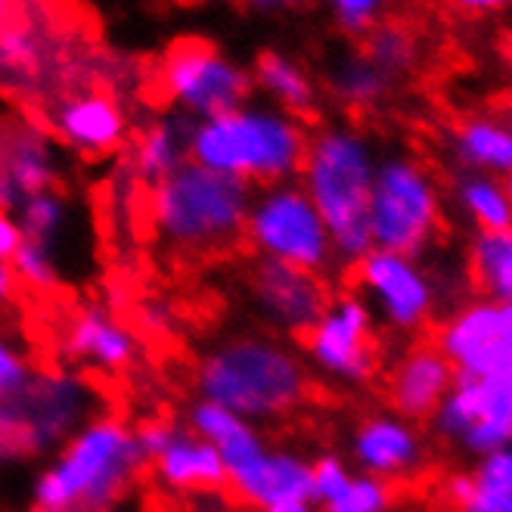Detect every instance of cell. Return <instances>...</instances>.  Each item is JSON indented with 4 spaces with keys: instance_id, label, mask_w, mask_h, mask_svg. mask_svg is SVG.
<instances>
[{
    "instance_id": "obj_1",
    "label": "cell",
    "mask_w": 512,
    "mask_h": 512,
    "mask_svg": "<svg viewBox=\"0 0 512 512\" xmlns=\"http://www.w3.org/2000/svg\"><path fill=\"white\" fill-rule=\"evenodd\" d=\"M193 382L202 401L221 404L252 426L292 416L311 395V373L301 354L264 333H236L205 348Z\"/></svg>"
},
{
    "instance_id": "obj_2",
    "label": "cell",
    "mask_w": 512,
    "mask_h": 512,
    "mask_svg": "<svg viewBox=\"0 0 512 512\" xmlns=\"http://www.w3.org/2000/svg\"><path fill=\"white\" fill-rule=\"evenodd\" d=\"M146 457L122 416L97 413L56 450L32 481V512H115L137 485Z\"/></svg>"
},
{
    "instance_id": "obj_3",
    "label": "cell",
    "mask_w": 512,
    "mask_h": 512,
    "mask_svg": "<svg viewBox=\"0 0 512 512\" xmlns=\"http://www.w3.org/2000/svg\"><path fill=\"white\" fill-rule=\"evenodd\" d=\"M252 196L255 190L243 180L187 162L149 187L146 221L174 255H221L246 236Z\"/></svg>"
},
{
    "instance_id": "obj_4",
    "label": "cell",
    "mask_w": 512,
    "mask_h": 512,
    "mask_svg": "<svg viewBox=\"0 0 512 512\" xmlns=\"http://www.w3.org/2000/svg\"><path fill=\"white\" fill-rule=\"evenodd\" d=\"M308 134L295 115L267 106H239L193 122L190 162L236 177L249 187L286 184L301 171Z\"/></svg>"
},
{
    "instance_id": "obj_5",
    "label": "cell",
    "mask_w": 512,
    "mask_h": 512,
    "mask_svg": "<svg viewBox=\"0 0 512 512\" xmlns=\"http://www.w3.org/2000/svg\"><path fill=\"white\" fill-rule=\"evenodd\" d=\"M301 190L314 202L336 258L357 264L370 249V196L376 162L370 143L351 128H323L308 137Z\"/></svg>"
},
{
    "instance_id": "obj_6",
    "label": "cell",
    "mask_w": 512,
    "mask_h": 512,
    "mask_svg": "<svg viewBox=\"0 0 512 512\" xmlns=\"http://www.w3.org/2000/svg\"><path fill=\"white\" fill-rule=\"evenodd\" d=\"M97 407L100 391L78 370H35L16 398L0 404V466L56 454Z\"/></svg>"
},
{
    "instance_id": "obj_7",
    "label": "cell",
    "mask_w": 512,
    "mask_h": 512,
    "mask_svg": "<svg viewBox=\"0 0 512 512\" xmlns=\"http://www.w3.org/2000/svg\"><path fill=\"white\" fill-rule=\"evenodd\" d=\"M243 239H249L258 258L311 270V274H323L336 261L326 224L308 193L292 180L261 187L252 196Z\"/></svg>"
},
{
    "instance_id": "obj_8",
    "label": "cell",
    "mask_w": 512,
    "mask_h": 512,
    "mask_svg": "<svg viewBox=\"0 0 512 512\" xmlns=\"http://www.w3.org/2000/svg\"><path fill=\"white\" fill-rule=\"evenodd\" d=\"M438 193L432 177L410 159H385L376 165L370 196L373 249L416 255L438 230Z\"/></svg>"
},
{
    "instance_id": "obj_9",
    "label": "cell",
    "mask_w": 512,
    "mask_h": 512,
    "mask_svg": "<svg viewBox=\"0 0 512 512\" xmlns=\"http://www.w3.org/2000/svg\"><path fill=\"white\" fill-rule=\"evenodd\" d=\"M159 87L174 112L205 122L246 106L252 75L205 41H177L159 66Z\"/></svg>"
},
{
    "instance_id": "obj_10",
    "label": "cell",
    "mask_w": 512,
    "mask_h": 512,
    "mask_svg": "<svg viewBox=\"0 0 512 512\" xmlns=\"http://www.w3.org/2000/svg\"><path fill=\"white\" fill-rule=\"evenodd\" d=\"M308 364L333 382H367L376 373L370 308L357 295L329 301L305 336Z\"/></svg>"
},
{
    "instance_id": "obj_11",
    "label": "cell",
    "mask_w": 512,
    "mask_h": 512,
    "mask_svg": "<svg viewBox=\"0 0 512 512\" xmlns=\"http://www.w3.org/2000/svg\"><path fill=\"white\" fill-rule=\"evenodd\" d=\"M246 292L258 320L277 336H305L333 301L323 274L264 258L249 267Z\"/></svg>"
},
{
    "instance_id": "obj_12",
    "label": "cell",
    "mask_w": 512,
    "mask_h": 512,
    "mask_svg": "<svg viewBox=\"0 0 512 512\" xmlns=\"http://www.w3.org/2000/svg\"><path fill=\"white\" fill-rule=\"evenodd\" d=\"M59 354L81 370L100 376H122L137 364L140 339L106 301H84L63 320Z\"/></svg>"
},
{
    "instance_id": "obj_13",
    "label": "cell",
    "mask_w": 512,
    "mask_h": 512,
    "mask_svg": "<svg viewBox=\"0 0 512 512\" xmlns=\"http://www.w3.org/2000/svg\"><path fill=\"white\" fill-rule=\"evenodd\" d=\"M354 277L357 286L376 301L388 326L413 333L426 323L432 311V286L407 255L370 249L354 264Z\"/></svg>"
},
{
    "instance_id": "obj_14",
    "label": "cell",
    "mask_w": 512,
    "mask_h": 512,
    "mask_svg": "<svg viewBox=\"0 0 512 512\" xmlns=\"http://www.w3.org/2000/svg\"><path fill=\"white\" fill-rule=\"evenodd\" d=\"M59 153L53 134L25 118L0 125V208H16L35 193L56 190Z\"/></svg>"
},
{
    "instance_id": "obj_15",
    "label": "cell",
    "mask_w": 512,
    "mask_h": 512,
    "mask_svg": "<svg viewBox=\"0 0 512 512\" xmlns=\"http://www.w3.org/2000/svg\"><path fill=\"white\" fill-rule=\"evenodd\" d=\"M438 426L466 438L472 450H500L512 441V382L457 373V395L441 407Z\"/></svg>"
},
{
    "instance_id": "obj_16",
    "label": "cell",
    "mask_w": 512,
    "mask_h": 512,
    "mask_svg": "<svg viewBox=\"0 0 512 512\" xmlns=\"http://www.w3.org/2000/svg\"><path fill=\"white\" fill-rule=\"evenodd\" d=\"M50 131L81 156H109L128 137V118L103 90H78L50 109Z\"/></svg>"
},
{
    "instance_id": "obj_17",
    "label": "cell",
    "mask_w": 512,
    "mask_h": 512,
    "mask_svg": "<svg viewBox=\"0 0 512 512\" xmlns=\"http://www.w3.org/2000/svg\"><path fill=\"white\" fill-rule=\"evenodd\" d=\"M233 494L252 509H267L292 500H314L311 463L295 450L267 447L261 457L227 478Z\"/></svg>"
},
{
    "instance_id": "obj_18",
    "label": "cell",
    "mask_w": 512,
    "mask_h": 512,
    "mask_svg": "<svg viewBox=\"0 0 512 512\" xmlns=\"http://www.w3.org/2000/svg\"><path fill=\"white\" fill-rule=\"evenodd\" d=\"M149 463H153L159 485L177 494H215L227 485L218 450L180 423H174L165 447Z\"/></svg>"
},
{
    "instance_id": "obj_19",
    "label": "cell",
    "mask_w": 512,
    "mask_h": 512,
    "mask_svg": "<svg viewBox=\"0 0 512 512\" xmlns=\"http://www.w3.org/2000/svg\"><path fill=\"white\" fill-rule=\"evenodd\" d=\"M454 382V367L444 351L432 342L416 345L401 357V364L388 376V401L401 416L426 419L441 404L447 385Z\"/></svg>"
},
{
    "instance_id": "obj_20",
    "label": "cell",
    "mask_w": 512,
    "mask_h": 512,
    "mask_svg": "<svg viewBox=\"0 0 512 512\" xmlns=\"http://www.w3.org/2000/svg\"><path fill=\"white\" fill-rule=\"evenodd\" d=\"M354 460L376 478H401L413 472L423 460L416 432L398 416H370L357 426L354 441Z\"/></svg>"
},
{
    "instance_id": "obj_21",
    "label": "cell",
    "mask_w": 512,
    "mask_h": 512,
    "mask_svg": "<svg viewBox=\"0 0 512 512\" xmlns=\"http://www.w3.org/2000/svg\"><path fill=\"white\" fill-rule=\"evenodd\" d=\"M187 429L218 450L227 478L243 466H249L255 457H261L267 450L258 426L246 423L243 416L224 410L221 404L202 401V398L196 404H190V410H187Z\"/></svg>"
},
{
    "instance_id": "obj_22",
    "label": "cell",
    "mask_w": 512,
    "mask_h": 512,
    "mask_svg": "<svg viewBox=\"0 0 512 512\" xmlns=\"http://www.w3.org/2000/svg\"><path fill=\"white\" fill-rule=\"evenodd\" d=\"M190 134L193 122L187 115L171 112L159 118V122H153L137 137L128 159V174L137 184L156 187L159 180H165L180 165L190 162Z\"/></svg>"
},
{
    "instance_id": "obj_23",
    "label": "cell",
    "mask_w": 512,
    "mask_h": 512,
    "mask_svg": "<svg viewBox=\"0 0 512 512\" xmlns=\"http://www.w3.org/2000/svg\"><path fill=\"white\" fill-rule=\"evenodd\" d=\"M252 78L264 94L274 97V103L289 115H305L317 103V94H314V84H311L308 72L283 53H264L258 59Z\"/></svg>"
},
{
    "instance_id": "obj_24",
    "label": "cell",
    "mask_w": 512,
    "mask_h": 512,
    "mask_svg": "<svg viewBox=\"0 0 512 512\" xmlns=\"http://www.w3.org/2000/svg\"><path fill=\"white\" fill-rule=\"evenodd\" d=\"M457 156L472 168H494L512 174V128L491 118H466L454 134Z\"/></svg>"
},
{
    "instance_id": "obj_25",
    "label": "cell",
    "mask_w": 512,
    "mask_h": 512,
    "mask_svg": "<svg viewBox=\"0 0 512 512\" xmlns=\"http://www.w3.org/2000/svg\"><path fill=\"white\" fill-rule=\"evenodd\" d=\"M469 277L481 292L512 298V227L485 230L475 239L469 255Z\"/></svg>"
},
{
    "instance_id": "obj_26",
    "label": "cell",
    "mask_w": 512,
    "mask_h": 512,
    "mask_svg": "<svg viewBox=\"0 0 512 512\" xmlns=\"http://www.w3.org/2000/svg\"><path fill=\"white\" fill-rule=\"evenodd\" d=\"M416 53H419L416 35L404 22H376L364 35V56L388 78L410 72L416 63Z\"/></svg>"
},
{
    "instance_id": "obj_27",
    "label": "cell",
    "mask_w": 512,
    "mask_h": 512,
    "mask_svg": "<svg viewBox=\"0 0 512 512\" xmlns=\"http://www.w3.org/2000/svg\"><path fill=\"white\" fill-rule=\"evenodd\" d=\"M13 215H16L25 239H35V243L56 246V249H59V239H63L69 218H72L69 202L59 190H44V193L28 196Z\"/></svg>"
},
{
    "instance_id": "obj_28",
    "label": "cell",
    "mask_w": 512,
    "mask_h": 512,
    "mask_svg": "<svg viewBox=\"0 0 512 512\" xmlns=\"http://www.w3.org/2000/svg\"><path fill=\"white\" fill-rule=\"evenodd\" d=\"M497 339V308L494 305H475L463 311L454 323L441 333V351L447 360L463 364L478 348Z\"/></svg>"
},
{
    "instance_id": "obj_29",
    "label": "cell",
    "mask_w": 512,
    "mask_h": 512,
    "mask_svg": "<svg viewBox=\"0 0 512 512\" xmlns=\"http://www.w3.org/2000/svg\"><path fill=\"white\" fill-rule=\"evenodd\" d=\"M388 75L376 69L367 56H351L333 75V94L354 109H370L388 94Z\"/></svg>"
},
{
    "instance_id": "obj_30",
    "label": "cell",
    "mask_w": 512,
    "mask_h": 512,
    "mask_svg": "<svg viewBox=\"0 0 512 512\" xmlns=\"http://www.w3.org/2000/svg\"><path fill=\"white\" fill-rule=\"evenodd\" d=\"M16 283H22L32 292H53L63 280V264H59V249L56 246H44L35 243V239H22V246L16 249V255L10 258Z\"/></svg>"
},
{
    "instance_id": "obj_31",
    "label": "cell",
    "mask_w": 512,
    "mask_h": 512,
    "mask_svg": "<svg viewBox=\"0 0 512 512\" xmlns=\"http://www.w3.org/2000/svg\"><path fill=\"white\" fill-rule=\"evenodd\" d=\"M460 196L472 212V218L485 230H509L512 227V202L506 199V193L497 184H491V180L469 177L460 187Z\"/></svg>"
},
{
    "instance_id": "obj_32",
    "label": "cell",
    "mask_w": 512,
    "mask_h": 512,
    "mask_svg": "<svg viewBox=\"0 0 512 512\" xmlns=\"http://www.w3.org/2000/svg\"><path fill=\"white\" fill-rule=\"evenodd\" d=\"M395 500V491L385 478L376 475H351L348 488L333 500L326 503V512H385Z\"/></svg>"
},
{
    "instance_id": "obj_33",
    "label": "cell",
    "mask_w": 512,
    "mask_h": 512,
    "mask_svg": "<svg viewBox=\"0 0 512 512\" xmlns=\"http://www.w3.org/2000/svg\"><path fill=\"white\" fill-rule=\"evenodd\" d=\"M35 376L32 357L7 333H0V404L16 398L19 391Z\"/></svg>"
},
{
    "instance_id": "obj_34",
    "label": "cell",
    "mask_w": 512,
    "mask_h": 512,
    "mask_svg": "<svg viewBox=\"0 0 512 512\" xmlns=\"http://www.w3.org/2000/svg\"><path fill=\"white\" fill-rule=\"evenodd\" d=\"M460 376L469 379H491V382H512V345L494 339L485 348H478L472 357L460 364Z\"/></svg>"
},
{
    "instance_id": "obj_35",
    "label": "cell",
    "mask_w": 512,
    "mask_h": 512,
    "mask_svg": "<svg viewBox=\"0 0 512 512\" xmlns=\"http://www.w3.org/2000/svg\"><path fill=\"white\" fill-rule=\"evenodd\" d=\"M351 481L348 466L339 457H320L311 463V485H314V503H333Z\"/></svg>"
},
{
    "instance_id": "obj_36",
    "label": "cell",
    "mask_w": 512,
    "mask_h": 512,
    "mask_svg": "<svg viewBox=\"0 0 512 512\" xmlns=\"http://www.w3.org/2000/svg\"><path fill=\"white\" fill-rule=\"evenodd\" d=\"M329 7L348 35H367L379 22L385 0H329Z\"/></svg>"
},
{
    "instance_id": "obj_37",
    "label": "cell",
    "mask_w": 512,
    "mask_h": 512,
    "mask_svg": "<svg viewBox=\"0 0 512 512\" xmlns=\"http://www.w3.org/2000/svg\"><path fill=\"white\" fill-rule=\"evenodd\" d=\"M460 512H512V488L475 481V488L469 500L460 506Z\"/></svg>"
},
{
    "instance_id": "obj_38",
    "label": "cell",
    "mask_w": 512,
    "mask_h": 512,
    "mask_svg": "<svg viewBox=\"0 0 512 512\" xmlns=\"http://www.w3.org/2000/svg\"><path fill=\"white\" fill-rule=\"evenodd\" d=\"M137 320L140 326L146 329V333H153V336H168L171 329H174V308L168 305L165 298H146L140 301V308H137Z\"/></svg>"
},
{
    "instance_id": "obj_39",
    "label": "cell",
    "mask_w": 512,
    "mask_h": 512,
    "mask_svg": "<svg viewBox=\"0 0 512 512\" xmlns=\"http://www.w3.org/2000/svg\"><path fill=\"white\" fill-rule=\"evenodd\" d=\"M475 481H481V485L512 488V450H494V454L488 457V463L481 466Z\"/></svg>"
},
{
    "instance_id": "obj_40",
    "label": "cell",
    "mask_w": 512,
    "mask_h": 512,
    "mask_svg": "<svg viewBox=\"0 0 512 512\" xmlns=\"http://www.w3.org/2000/svg\"><path fill=\"white\" fill-rule=\"evenodd\" d=\"M22 230H19V221H16V215L13 212H4L0 208V258H13L16 255V249L22 246Z\"/></svg>"
},
{
    "instance_id": "obj_41",
    "label": "cell",
    "mask_w": 512,
    "mask_h": 512,
    "mask_svg": "<svg viewBox=\"0 0 512 512\" xmlns=\"http://www.w3.org/2000/svg\"><path fill=\"white\" fill-rule=\"evenodd\" d=\"M16 274H13V264L7 258H0V311H4L13 295H16Z\"/></svg>"
},
{
    "instance_id": "obj_42",
    "label": "cell",
    "mask_w": 512,
    "mask_h": 512,
    "mask_svg": "<svg viewBox=\"0 0 512 512\" xmlns=\"http://www.w3.org/2000/svg\"><path fill=\"white\" fill-rule=\"evenodd\" d=\"M509 0H454V7H460L463 13H488V10H500Z\"/></svg>"
},
{
    "instance_id": "obj_43",
    "label": "cell",
    "mask_w": 512,
    "mask_h": 512,
    "mask_svg": "<svg viewBox=\"0 0 512 512\" xmlns=\"http://www.w3.org/2000/svg\"><path fill=\"white\" fill-rule=\"evenodd\" d=\"M497 339L512 345V301L497 308Z\"/></svg>"
},
{
    "instance_id": "obj_44",
    "label": "cell",
    "mask_w": 512,
    "mask_h": 512,
    "mask_svg": "<svg viewBox=\"0 0 512 512\" xmlns=\"http://www.w3.org/2000/svg\"><path fill=\"white\" fill-rule=\"evenodd\" d=\"M258 512H317L314 500H292V503H277V506H267Z\"/></svg>"
},
{
    "instance_id": "obj_45",
    "label": "cell",
    "mask_w": 512,
    "mask_h": 512,
    "mask_svg": "<svg viewBox=\"0 0 512 512\" xmlns=\"http://www.w3.org/2000/svg\"><path fill=\"white\" fill-rule=\"evenodd\" d=\"M255 10H286V7H298L308 4V0H249Z\"/></svg>"
},
{
    "instance_id": "obj_46",
    "label": "cell",
    "mask_w": 512,
    "mask_h": 512,
    "mask_svg": "<svg viewBox=\"0 0 512 512\" xmlns=\"http://www.w3.org/2000/svg\"><path fill=\"white\" fill-rule=\"evenodd\" d=\"M22 7V0H0V28H4Z\"/></svg>"
},
{
    "instance_id": "obj_47",
    "label": "cell",
    "mask_w": 512,
    "mask_h": 512,
    "mask_svg": "<svg viewBox=\"0 0 512 512\" xmlns=\"http://www.w3.org/2000/svg\"><path fill=\"white\" fill-rule=\"evenodd\" d=\"M506 199L512 202V174H509V180H506Z\"/></svg>"
}]
</instances>
